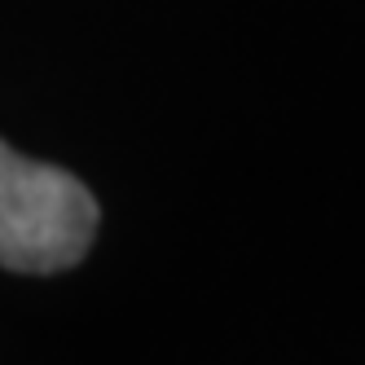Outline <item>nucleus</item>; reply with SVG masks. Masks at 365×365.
<instances>
[{"mask_svg":"<svg viewBox=\"0 0 365 365\" xmlns=\"http://www.w3.org/2000/svg\"><path fill=\"white\" fill-rule=\"evenodd\" d=\"M97 233V198L80 176L22 159L0 141V269L62 273Z\"/></svg>","mask_w":365,"mask_h":365,"instance_id":"1","label":"nucleus"}]
</instances>
